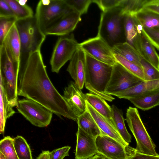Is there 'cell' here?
I'll return each mask as SVG.
<instances>
[{"instance_id": "obj_1", "label": "cell", "mask_w": 159, "mask_h": 159, "mask_svg": "<svg viewBox=\"0 0 159 159\" xmlns=\"http://www.w3.org/2000/svg\"><path fill=\"white\" fill-rule=\"evenodd\" d=\"M17 93L44 106L59 117L76 121L78 117L49 79L40 50L30 55L19 67Z\"/></svg>"}, {"instance_id": "obj_2", "label": "cell", "mask_w": 159, "mask_h": 159, "mask_svg": "<svg viewBox=\"0 0 159 159\" xmlns=\"http://www.w3.org/2000/svg\"><path fill=\"white\" fill-rule=\"evenodd\" d=\"M85 53V88L91 93L112 102L114 98L105 92L111 77L113 66L99 61Z\"/></svg>"}, {"instance_id": "obj_3", "label": "cell", "mask_w": 159, "mask_h": 159, "mask_svg": "<svg viewBox=\"0 0 159 159\" xmlns=\"http://www.w3.org/2000/svg\"><path fill=\"white\" fill-rule=\"evenodd\" d=\"M125 16L120 6L101 14L97 35L103 39L112 48L126 42Z\"/></svg>"}, {"instance_id": "obj_4", "label": "cell", "mask_w": 159, "mask_h": 159, "mask_svg": "<svg viewBox=\"0 0 159 159\" xmlns=\"http://www.w3.org/2000/svg\"><path fill=\"white\" fill-rule=\"evenodd\" d=\"M16 25L21 44L20 66L25 64L31 54L40 50L46 35L39 28L34 16L18 20Z\"/></svg>"}, {"instance_id": "obj_5", "label": "cell", "mask_w": 159, "mask_h": 159, "mask_svg": "<svg viewBox=\"0 0 159 159\" xmlns=\"http://www.w3.org/2000/svg\"><path fill=\"white\" fill-rule=\"evenodd\" d=\"M20 65L9 56L3 45L0 46V81L11 106L18 107L17 84Z\"/></svg>"}, {"instance_id": "obj_6", "label": "cell", "mask_w": 159, "mask_h": 159, "mask_svg": "<svg viewBox=\"0 0 159 159\" xmlns=\"http://www.w3.org/2000/svg\"><path fill=\"white\" fill-rule=\"evenodd\" d=\"M73 11L66 0H41L37 4L34 16L39 28L45 34L47 29Z\"/></svg>"}, {"instance_id": "obj_7", "label": "cell", "mask_w": 159, "mask_h": 159, "mask_svg": "<svg viewBox=\"0 0 159 159\" xmlns=\"http://www.w3.org/2000/svg\"><path fill=\"white\" fill-rule=\"evenodd\" d=\"M125 120L136 139V150L143 154L159 156L156 152V146L143 122L137 108L129 107L127 110Z\"/></svg>"}, {"instance_id": "obj_8", "label": "cell", "mask_w": 159, "mask_h": 159, "mask_svg": "<svg viewBox=\"0 0 159 159\" xmlns=\"http://www.w3.org/2000/svg\"><path fill=\"white\" fill-rule=\"evenodd\" d=\"M79 47V43L73 34L60 37L55 44L50 60L52 71L58 73L66 63L71 60Z\"/></svg>"}, {"instance_id": "obj_9", "label": "cell", "mask_w": 159, "mask_h": 159, "mask_svg": "<svg viewBox=\"0 0 159 159\" xmlns=\"http://www.w3.org/2000/svg\"><path fill=\"white\" fill-rule=\"evenodd\" d=\"M18 102V111L33 125L44 127L50 124L53 113L44 106L27 98L19 100Z\"/></svg>"}, {"instance_id": "obj_10", "label": "cell", "mask_w": 159, "mask_h": 159, "mask_svg": "<svg viewBox=\"0 0 159 159\" xmlns=\"http://www.w3.org/2000/svg\"><path fill=\"white\" fill-rule=\"evenodd\" d=\"M96 144L98 153L109 159H128L136 151L106 135L97 136Z\"/></svg>"}, {"instance_id": "obj_11", "label": "cell", "mask_w": 159, "mask_h": 159, "mask_svg": "<svg viewBox=\"0 0 159 159\" xmlns=\"http://www.w3.org/2000/svg\"><path fill=\"white\" fill-rule=\"evenodd\" d=\"M142 81L117 62L113 66L111 77L105 93L114 95L135 86Z\"/></svg>"}, {"instance_id": "obj_12", "label": "cell", "mask_w": 159, "mask_h": 159, "mask_svg": "<svg viewBox=\"0 0 159 159\" xmlns=\"http://www.w3.org/2000/svg\"><path fill=\"white\" fill-rule=\"evenodd\" d=\"M79 46L85 53L99 61L112 66L117 62L112 48L97 35L79 43Z\"/></svg>"}, {"instance_id": "obj_13", "label": "cell", "mask_w": 159, "mask_h": 159, "mask_svg": "<svg viewBox=\"0 0 159 159\" xmlns=\"http://www.w3.org/2000/svg\"><path fill=\"white\" fill-rule=\"evenodd\" d=\"M62 96L77 117L86 111L85 94L82 92L75 82L71 81L65 88Z\"/></svg>"}, {"instance_id": "obj_14", "label": "cell", "mask_w": 159, "mask_h": 159, "mask_svg": "<svg viewBox=\"0 0 159 159\" xmlns=\"http://www.w3.org/2000/svg\"><path fill=\"white\" fill-rule=\"evenodd\" d=\"M86 63V53L79 47L70 60L67 69L75 84L81 90L84 84Z\"/></svg>"}, {"instance_id": "obj_15", "label": "cell", "mask_w": 159, "mask_h": 159, "mask_svg": "<svg viewBox=\"0 0 159 159\" xmlns=\"http://www.w3.org/2000/svg\"><path fill=\"white\" fill-rule=\"evenodd\" d=\"M81 15L75 11H72L65 15L56 23L47 29L46 35L62 36L70 34L81 21Z\"/></svg>"}, {"instance_id": "obj_16", "label": "cell", "mask_w": 159, "mask_h": 159, "mask_svg": "<svg viewBox=\"0 0 159 159\" xmlns=\"http://www.w3.org/2000/svg\"><path fill=\"white\" fill-rule=\"evenodd\" d=\"M76 135L75 159H89L98 154L95 137L89 134L79 127Z\"/></svg>"}, {"instance_id": "obj_17", "label": "cell", "mask_w": 159, "mask_h": 159, "mask_svg": "<svg viewBox=\"0 0 159 159\" xmlns=\"http://www.w3.org/2000/svg\"><path fill=\"white\" fill-rule=\"evenodd\" d=\"M134 13L126 14L124 17V27L126 42L139 53L142 26L135 17Z\"/></svg>"}, {"instance_id": "obj_18", "label": "cell", "mask_w": 159, "mask_h": 159, "mask_svg": "<svg viewBox=\"0 0 159 159\" xmlns=\"http://www.w3.org/2000/svg\"><path fill=\"white\" fill-rule=\"evenodd\" d=\"M159 91V79L141 82L129 89L115 94L119 98L128 99L141 97Z\"/></svg>"}, {"instance_id": "obj_19", "label": "cell", "mask_w": 159, "mask_h": 159, "mask_svg": "<svg viewBox=\"0 0 159 159\" xmlns=\"http://www.w3.org/2000/svg\"><path fill=\"white\" fill-rule=\"evenodd\" d=\"M2 45L5 47L9 56L13 61L20 65L21 44L16 23L13 25L6 35Z\"/></svg>"}, {"instance_id": "obj_20", "label": "cell", "mask_w": 159, "mask_h": 159, "mask_svg": "<svg viewBox=\"0 0 159 159\" xmlns=\"http://www.w3.org/2000/svg\"><path fill=\"white\" fill-rule=\"evenodd\" d=\"M86 103L87 110L91 115L104 134L113 138L125 146L129 145L123 140L107 119L95 110L86 101Z\"/></svg>"}, {"instance_id": "obj_21", "label": "cell", "mask_w": 159, "mask_h": 159, "mask_svg": "<svg viewBox=\"0 0 159 159\" xmlns=\"http://www.w3.org/2000/svg\"><path fill=\"white\" fill-rule=\"evenodd\" d=\"M134 15L143 28L159 30V14L143 8Z\"/></svg>"}, {"instance_id": "obj_22", "label": "cell", "mask_w": 159, "mask_h": 159, "mask_svg": "<svg viewBox=\"0 0 159 159\" xmlns=\"http://www.w3.org/2000/svg\"><path fill=\"white\" fill-rule=\"evenodd\" d=\"M85 96L86 101L89 103L98 112L107 119L114 126L111 107L108 104L105 100L92 93H87Z\"/></svg>"}, {"instance_id": "obj_23", "label": "cell", "mask_w": 159, "mask_h": 159, "mask_svg": "<svg viewBox=\"0 0 159 159\" xmlns=\"http://www.w3.org/2000/svg\"><path fill=\"white\" fill-rule=\"evenodd\" d=\"M111 108L113 126L123 140L129 145L131 141V136L126 128L123 112L114 105Z\"/></svg>"}, {"instance_id": "obj_24", "label": "cell", "mask_w": 159, "mask_h": 159, "mask_svg": "<svg viewBox=\"0 0 159 159\" xmlns=\"http://www.w3.org/2000/svg\"><path fill=\"white\" fill-rule=\"evenodd\" d=\"M77 122L78 127L91 136L96 138L98 135L104 134L87 110L78 117Z\"/></svg>"}, {"instance_id": "obj_25", "label": "cell", "mask_w": 159, "mask_h": 159, "mask_svg": "<svg viewBox=\"0 0 159 159\" xmlns=\"http://www.w3.org/2000/svg\"><path fill=\"white\" fill-rule=\"evenodd\" d=\"M114 54L119 55L127 60L141 66L142 56L133 47L126 42L115 45L112 48Z\"/></svg>"}, {"instance_id": "obj_26", "label": "cell", "mask_w": 159, "mask_h": 159, "mask_svg": "<svg viewBox=\"0 0 159 159\" xmlns=\"http://www.w3.org/2000/svg\"><path fill=\"white\" fill-rule=\"evenodd\" d=\"M0 94V133L3 134L7 120L12 116L15 111L9 102L4 87L1 82Z\"/></svg>"}, {"instance_id": "obj_27", "label": "cell", "mask_w": 159, "mask_h": 159, "mask_svg": "<svg viewBox=\"0 0 159 159\" xmlns=\"http://www.w3.org/2000/svg\"><path fill=\"white\" fill-rule=\"evenodd\" d=\"M140 55L152 65L159 69V55L155 48L142 33L140 47Z\"/></svg>"}, {"instance_id": "obj_28", "label": "cell", "mask_w": 159, "mask_h": 159, "mask_svg": "<svg viewBox=\"0 0 159 159\" xmlns=\"http://www.w3.org/2000/svg\"><path fill=\"white\" fill-rule=\"evenodd\" d=\"M11 7L17 20L34 16L32 8L26 4L27 0H5Z\"/></svg>"}, {"instance_id": "obj_29", "label": "cell", "mask_w": 159, "mask_h": 159, "mask_svg": "<svg viewBox=\"0 0 159 159\" xmlns=\"http://www.w3.org/2000/svg\"><path fill=\"white\" fill-rule=\"evenodd\" d=\"M128 100L136 107L144 111L148 110L159 106V91L146 96Z\"/></svg>"}, {"instance_id": "obj_30", "label": "cell", "mask_w": 159, "mask_h": 159, "mask_svg": "<svg viewBox=\"0 0 159 159\" xmlns=\"http://www.w3.org/2000/svg\"><path fill=\"white\" fill-rule=\"evenodd\" d=\"M14 148L19 159H33L30 147L26 140L18 135L13 139Z\"/></svg>"}, {"instance_id": "obj_31", "label": "cell", "mask_w": 159, "mask_h": 159, "mask_svg": "<svg viewBox=\"0 0 159 159\" xmlns=\"http://www.w3.org/2000/svg\"><path fill=\"white\" fill-rule=\"evenodd\" d=\"M114 54L117 62L142 81H146L143 70L141 66L127 60L119 55L116 54Z\"/></svg>"}, {"instance_id": "obj_32", "label": "cell", "mask_w": 159, "mask_h": 159, "mask_svg": "<svg viewBox=\"0 0 159 159\" xmlns=\"http://www.w3.org/2000/svg\"><path fill=\"white\" fill-rule=\"evenodd\" d=\"M0 152L6 159H19L14 148L13 139L7 136L0 141Z\"/></svg>"}, {"instance_id": "obj_33", "label": "cell", "mask_w": 159, "mask_h": 159, "mask_svg": "<svg viewBox=\"0 0 159 159\" xmlns=\"http://www.w3.org/2000/svg\"><path fill=\"white\" fill-rule=\"evenodd\" d=\"M140 63L146 81L159 79V69L156 68L142 57Z\"/></svg>"}, {"instance_id": "obj_34", "label": "cell", "mask_w": 159, "mask_h": 159, "mask_svg": "<svg viewBox=\"0 0 159 159\" xmlns=\"http://www.w3.org/2000/svg\"><path fill=\"white\" fill-rule=\"evenodd\" d=\"M17 20L15 17H0V46L2 45L6 35Z\"/></svg>"}, {"instance_id": "obj_35", "label": "cell", "mask_w": 159, "mask_h": 159, "mask_svg": "<svg viewBox=\"0 0 159 159\" xmlns=\"http://www.w3.org/2000/svg\"><path fill=\"white\" fill-rule=\"evenodd\" d=\"M68 5L74 11L82 15L87 13L93 0H66Z\"/></svg>"}, {"instance_id": "obj_36", "label": "cell", "mask_w": 159, "mask_h": 159, "mask_svg": "<svg viewBox=\"0 0 159 159\" xmlns=\"http://www.w3.org/2000/svg\"><path fill=\"white\" fill-rule=\"evenodd\" d=\"M142 33L145 38L159 51V30L143 28Z\"/></svg>"}, {"instance_id": "obj_37", "label": "cell", "mask_w": 159, "mask_h": 159, "mask_svg": "<svg viewBox=\"0 0 159 159\" xmlns=\"http://www.w3.org/2000/svg\"><path fill=\"white\" fill-rule=\"evenodd\" d=\"M122 0H93L102 12L120 6Z\"/></svg>"}, {"instance_id": "obj_38", "label": "cell", "mask_w": 159, "mask_h": 159, "mask_svg": "<svg viewBox=\"0 0 159 159\" xmlns=\"http://www.w3.org/2000/svg\"><path fill=\"white\" fill-rule=\"evenodd\" d=\"M71 148L69 146H65L54 149L50 152V159H63L69 156V152Z\"/></svg>"}, {"instance_id": "obj_39", "label": "cell", "mask_w": 159, "mask_h": 159, "mask_svg": "<svg viewBox=\"0 0 159 159\" xmlns=\"http://www.w3.org/2000/svg\"><path fill=\"white\" fill-rule=\"evenodd\" d=\"M0 17H15L10 6L5 0H0Z\"/></svg>"}, {"instance_id": "obj_40", "label": "cell", "mask_w": 159, "mask_h": 159, "mask_svg": "<svg viewBox=\"0 0 159 159\" xmlns=\"http://www.w3.org/2000/svg\"><path fill=\"white\" fill-rule=\"evenodd\" d=\"M143 8L159 14V0H147Z\"/></svg>"}, {"instance_id": "obj_41", "label": "cell", "mask_w": 159, "mask_h": 159, "mask_svg": "<svg viewBox=\"0 0 159 159\" xmlns=\"http://www.w3.org/2000/svg\"><path fill=\"white\" fill-rule=\"evenodd\" d=\"M128 159H159V156L146 155L138 152L136 150Z\"/></svg>"}, {"instance_id": "obj_42", "label": "cell", "mask_w": 159, "mask_h": 159, "mask_svg": "<svg viewBox=\"0 0 159 159\" xmlns=\"http://www.w3.org/2000/svg\"><path fill=\"white\" fill-rule=\"evenodd\" d=\"M50 152L48 150L43 151L37 159H50Z\"/></svg>"}, {"instance_id": "obj_43", "label": "cell", "mask_w": 159, "mask_h": 159, "mask_svg": "<svg viewBox=\"0 0 159 159\" xmlns=\"http://www.w3.org/2000/svg\"><path fill=\"white\" fill-rule=\"evenodd\" d=\"M105 157L99 153L95 155L89 159H104Z\"/></svg>"}, {"instance_id": "obj_44", "label": "cell", "mask_w": 159, "mask_h": 159, "mask_svg": "<svg viewBox=\"0 0 159 159\" xmlns=\"http://www.w3.org/2000/svg\"><path fill=\"white\" fill-rule=\"evenodd\" d=\"M0 159H6L2 153L0 152Z\"/></svg>"}, {"instance_id": "obj_45", "label": "cell", "mask_w": 159, "mask_h": 159, "mask_svg": "<svg viewBox=\"0 0 159 159\" xmlns=\"http://www.w3.org/2000/svg\"><path fill=\"white\" fill-rule=\"evenodd\" d=\"M108 159V158H107L106 157H105V159Z\"/></svg>"}]
</instances>
